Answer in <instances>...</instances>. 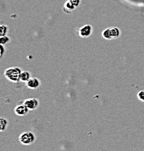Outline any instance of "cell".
Instances as JSON below:
<instances>
[{"label":"cell","mask_w":144,"mask_h":151,"mask_svg":"<svg viewBox=\"0 0 144 151\" xmlns=\"http://www.w3.org/2000/svg\"><path fill=\"white\" fill-rule=\"evenodd\" d=\"M22 70L19 68L14 67L10 68L7 69L4 72V76L9 81L12 82L17 83L20 81V75H21Z\"/></svg>","instance_id":"1"},{"label":"cell","mask_w":144,"mask_h":151,"mask_svg":"<svg viewBox=\"0 0 144 151\" xmlns=\"http://www.w3.org/2000/svg\"><path fill=\"white\" fill-rule=\"evenodd\" d=\"M36 139V137L32 132H23L19 137V140L20 142L25 145H29L34 142Z\"/></svg>","instance_id":"2"},{"label":"cell","mask_w":144,"mask_h":151,"mask_svg":"<svg viewBox=\"0 0 144 151\" xmlns=\"http://www.w3.org/2000/svg\"><path fill=\"white\" fill-rule=\"evenodd\" d=\"M23 104L29 108L30 111H32V110H35L38 108L39 105V102L36 98H30L25 100Z\"/></svg>","instance_id":"3"},{"label":"cell","mask_w":144,"mask_h":151,"mask_svg":"<svg viewBox=\"0 0 144 151\" xmlns=\"http://www.w3.org/2000/svg\"><path fill=\"white\" fill-rule=\"evenodd\" d=\"M92 33V27L90 25H86L79 29V35L83 38L88 37Z\"/></svg>","instance_id":"4"},{"label":"cell","mask_w":144,"mask_h":151,"mask_svg":"<svg viewBox=\"0 0 144 151\" xmlns=\"http://www.w3.org/2000/svg\"><path fill=\"white\" fill-rule=\"evenodd\" d=\"M29 111L30 110L29 108H28L24 104H23V105H18V106L15 108V114L18 115V116H26V115L29 113Z\"/></svg>","instance_id":"5"},{"label":"cell","mask_w":144,"mask_h":151,"mask_svg":"<svg viewBox=\"0 0 144 151\" xmlns=\"http://www.w3.org/2000/svg\"><path fill=\"white\" fill-rule=\"evenodd\" d=\"M26 83H27L28 87L30 88V89H38L41 85L40 81H39L38 78H30V79Z\"/></svg>","instance_id":"6"},{"label":"cell","mask_w":144,"mask_h":151,"mask_svg":"<svg viewBox=\"0 0 144 151\" xmlns=\"http://www.w3.org/2000/svg\"><path fill=\"white\" fill-rule=\"evenodd\" d=\"M110 33L112 39H115L118 38L120 36V31L118 28L112 27L110 28Z\"/></svg>","instance_id":"7"},{"label":"cell","mask_w":144,"mask_h":151,"mask_svg":"<svg viewBox=\"0 0 144 151\" xmlns=\"http://www.w3.org/2000/svg\"><path fill=\"white\" fill-rule=\"evenodd\" d=\"M31 78V74L28 71H22L21 75H20V81L23 82H27Z\"/></svg>","instance_id":"8"},{"label":"cell","mask_w":144,"mask_h":151,"mask_svg":"<svg viewBox=\"0 0 144 151\" xmlns=\"http://www.w3.org/2000/svg\"><path fill=\"white\" fill-rule=\"evenodd\" d=\"M7 124H8L7 121L5 119H4V118H1L0 119V130L1 132L4 131L7 129Z\"/></svg>","instance_id":"9"},{"label":"cell","mask_w":144,"mask_h":151,"mask_svg":"<svg viewBox=\"0 0 144 151\" xmlns=\"http://www.w3.org/2000/svg\"><path fill=\"white\" fill-rule=\"evenodd\" d=\"M102 37L106 40H111L112 39V37H111V33H110V28H108L104 30L102 32Z\"/></svg>","instance_id":"10"},{"label":"cell","mask_w":144,"mask_h":151,"mask_svg":"<svg viewBox=\"0 0 144 151\" xmlns=\"http://www.w3.org/2000/svg\"><path fill=\"white\" fill-rule=\"evenodd\" d=\"M76 7H75L74 5H73V4H72L71 2H70V1H67L66 3L65 4V6H64V9H68V11H70V12H71V11H73V9H76Z\"/></svg>","instance_id":"11"},{"label":"cell","mask_w":144,"mask_h":151,"mask_svg":"<svg viewBox=\"0 0 144 151\" xmlns=\"http://www.w3.org/2000/svg\"><path fill=\"white\" fill-rule=\"evenodd\" d=\"M7 26H4V25H1L0 26V36L1 37H4V36H6L7 33Z\"/></svg>","instance_id":"12"},{"label":"cell","mask_w":144,"mask_h":151,"mask_svg":"<svg viewBox=\"0 0 144 151\" xmlns=\"http://www.w3.org/2000/svg\"><path fill=\"white\" fill-rule=\"evenodd\" d=\"M9 41H10V38L7 36H4V37H1V39H0V44L1 45H6L7 43H8Z\"/></svg>","instance_id":"13"},{"label":"cell","mask_w":144,"mask_h":151,"mask_svg":"<svg viewBox=\"0 0 144 151\" xmlns=\"http://www.w3.org/2000/svg\"><path fill=\"white\" fill-rule=\"evenodd\" d=\"M138 98L140 100V101L144 102V90L140 91L138 93Z\"/></svg>","instance_id":"14"},{"label":"cell","mask_w":144,"mask_h":151,"mask_svg":"<svg viewBox=\"0 0 144 151\" xmlns=\"http://www.w3.org/2000/svg\"><path fill=\"white\" fill-rule=\"evenodd\" d=\"M75 7H77L78 6H79L80 3H81V0H69Z\"/></svg>","instance_id":"15"},{"label":"cell","mask_w":144,"mask_h":151,"mask_svg":"<svg viewBox=\"0 0 144 151\" xmlns=\"http://www.w3.org/2000/svg\"><path fill=\"white\" fill-rule=\"evenodd\" d=\"M0 48H1V58L3 56V54H4V47H3V45H1V46H0Z\"/></svg>","instance_id":"16"}]
</instances>
